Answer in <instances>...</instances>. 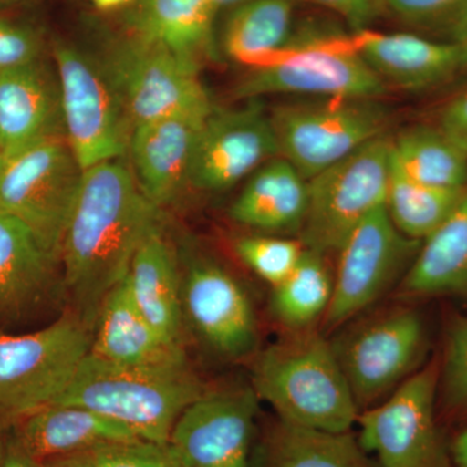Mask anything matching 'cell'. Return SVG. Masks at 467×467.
I'll return each instance as SVG.
<instances>
[{"mask_svg":"<svg viewBox=\"0 0 467 467\" xmlns=\"http://www.w3.org/2000/svg\"><path fill=\"white\" fill-rule=\"evenodd\" d=\"M159 226L160 208L140 192L121 160L86 169L61 242L60 264L73 313L91 330L101 303Z\"/></svg>","mask_w":467,"mask_h":467,"instance_id":"1","label":"cell"},{"mask_svg":"<svg viewBox=\"0 0 467 467\" xmlns=\"http://www.w3.org/2000/svg\"><path fill=\"white\" fill-rule=\"evenodd\" d=\"M252 389L279 420L294 425L346 432L358 423L359 409L333 346L310 328L290 333L257 356Z\"/></svg>","mask_w":467,"mask_h":467,"instance_id":"2","label":"cell"},{"mask_svg":"<svg viewBox=\"0 0 467 467\" xmlns=\"http://www.w3.org/2000/svg\"><path fill=\"white\" fill-rule=\"evenodd\" d=\"M205 391L189 365L122 367L86 356L55 404L77 405L165 445L178 418Z\"/></svg>","mask_w":467,"mask_h":467,"instance_id":"3","label":"cell"},{"mask_svg":"<svg viewBox=\"0 0 467 467\" xmlns=\"http://www.w3.org/2000/svg\"><path fill=\"white\" fill-rule=\"evenodd\" d=\"M109 77L133 128L168 116L205 119L213 109L201 67L128 32L113 34L92 52Z\"/></svg>","mask_w":467,"mask_h":467,"instance_id":"4","label":"cell"},{"mask_svg":"<svg viewBox=\"0 0 467 467\" xmlns=\"http://www.w3.org/2000/svg\"><path fill=\"white\" fill-rule=\"evenodd\" d=\"M362 34H313L287 43L263 67L248 70L235 88L239 99L265 94L378 99L389 88L361 55Z\"/></svg>","mask_w":467,"mask_h":467,"instance_id":"5","label":"cell"},{"mask_svg":"<svg viewBox=\"0 0 467 467\" xmlns=\"http://www.w3.org/2000/svg\"><path fill=\"white\" fill-rule=\"evenodd\" d=\"M92 330L76 313L33 333L0 334V427L58 400L90 352Z\"/></svg>","mask_w":467,"mask_h":467,"instance_id":"6","label":"cell"},{"mask_svg":"<svg viewBox=\"0 0 467 467\" xmlns=\"http://www.w3.org/2000/svg\"><path fill=\"white\" fill-rule=\"evenodd\" d=\"M60 85L64 133L82 169L128 156L133 124L94 54L73 43H52Z\"/></svg>","mask_w":467,"mask_h":467,"instance_id":"7","label":"cell"},{"mask_svg":"<svg viewBox=\"0 0 467 467\" xmlns=\"http://www.w3.org/2000/svg\"><path fill=\"white\" fill-rule=\"evenodd\" d=\"M330 343L362 411L420 370L429 334L418 310L399 306L350 325Z\"/></svg>","mask_w":467,"mask_h":467,"instance_id":"8","label":"cell"},{"mask_svg":"<svg viewBox=\"0 0 467 467\" xmlns=\"http://www.w3.org/2000/svg\"><path fill=\"white\" fill-rule=\"evenodd\" d=\"M270 119L279 155L306 181L383 137L389 126V113L377 99L353 98L282 104Z\"/></svg>","mask_w":467,"mask_h":467,"instance_id":"9","label":"cell"},{"mask_svg":"<svg viewBox=\"0 0 467 467\" xmlns=\"http://www.w3.org/2000/svg\"><path fill=\"white\" fill-rule=\"evenodd\" d=\"M391 140L386 135L359 147L308 181V207L301 226L306 250L337 252L368 214L386 204Z\"/></svg>","mask_w":467,"mask_h":467,"instance_id":"10","label":"cell"},{"mask_svg":"<svg viewBox=\"0 0 467 467\" xmlns=\"http://www.w3.org/2000/svg\"><path fill=\"white\" fill-rule=\"evenodd\" d=\"M84 169L66 135L12 158L0 173V209L20 218L60 259V247Z\"/></svg>","mask_w":467,"mask_h":467,"instance_id":"11","label":"cell"},{"mask_svg":"<svg viewBox=\"0 0 467 467\" xmlns=\"http://www.w3.org/2000/svg\"><path fill=\"white\" fill-rule=\"evenodd\" d=\"M439 364L409 377L380 404L359 411V444L380 467H451L435 416Z\"/></svg>","mask_w":467,"mask_h":467,"instance_id":"12","label":"cell"},{"mask_svg":"<svg viewBox=\"0 0 467 467\" xmlns=\"http://www.w3.org/2000/svg\"><path fill=\"white\" fill-rule=\"evenodd\" d=\"M422 242L393 225L386 204L368 214L339 248L333 296L324 317L327 330L342 327L402 281Z\"/></svg>","mask_w":467,"mask_h":467,"instance_id":"13","label":"cell"},{"mask_svg":"<svg viewBox=\"0 0 467 467\" xmlns=\"http://www.w3.org/2000/svg\"><path fill=\"white\" fill-rule=\"evenodd\" d=\"M259 398L252 387L205 389L165 444L178 467H250Z\"/></svg>","mask_w":467,"mask_h":467,"instance_id":"14","label":"cell"},{"mask_svg":"<svg viewBox=\"0 0 467 467\" xmlns=\"http://www.w3.org/2000/svg\"><path fill=\"white\" fill-rule=\"evenodd\" d=\"M279 155L270 113L251 99L241 109L214 106L199 129L190 186L223 192Z\"/></svg>","mask_w":467,"mask_h":467,"instance_id":"15","label":"cell"},{"mask_svg":"<svg viewBox=\"0 0 467 467\" xmlns=\"http://www.w3.org/2000/svg\"><path fill=\"white\" fill-rule=\"evenodd\" d=\"M183 312L217 355L241 359L257 346L254 308L239 282L211 260L195 259L182 276Z\"/></svg>","mask_w":467,"mask_h":467,"instance_id":"16","label":"cell"},{"mask_svg":"<svg viewBox=\"0 0 467 467\" xmlns=\"http://www.w3.org/2000/svg\"><path fill=\"white\" fill-rule=\"evenodd\" d=\"M64 133L60 85L46 57L0 72V155L16 156Z\"/></svg>","mask_w":467,"mask_h":467,"instance_id":"17","label":"cell"},{"mask_svg":"<svg viewBox=\"0 0 467 467\" xmlns=\"http://www.w3.org/2000/svg\"><path fill=\"white\" fill-rule=\"evenodd\" d=\"M205 119L168 116L135 126L129 142L131 173L140 192L161 209L190 184L199 129Z\"/></svg>","mask_w":467,"mask_h":467,"instance_id":"18","label":"cell"},{"mask_svg":"<svg viewBox=\"0 0 467 467\" xmlns=\"http://www.w3.org/2000/svg\"><path fill=\"white\" fill-rule=\"evenodd\" d=\"M361 55L384 84L427 90L467 70V38L431 41L416 34L361 30Z\"/></svg>","mask_w":467,"mask_h":467,"instance_id":"19","label":"cell"},{"mask_svg":"<svg viewBox=\"0 0 467 467\" xmlns=\"http://www.w3.org/2000/svg\"><path fill=\"white\" fill-rule=\"evenodd\" d=\"M15 444L38 462L77 456L113 442L140 441L128 427L77 405H48L11 427Z\"/></svg>","mask_w":467,"mask_h":467,"instance_id":"20","label":"cell"},{"mask_svg":"<svg viewBox=\"0 0 467 467\" xmlns=\"http://www.w3.org/2000/svg\"><path fill=\"white\" fill-rule=\"evenodd\" d=\"M90 353L122 367L187 364L182 344L169 342L150 326L135 306L125 278L101 303Z\"/></svg>","mask_w":467,"mask_h":467,"instance_id":"21","label":"cell"},{"mask_svg":"<svg viewBox=\"0 0 467 467\" xmlns=\"http://www.w3.org/2000/svg\"><path fill=\"white\" fill-rule=\"evenodd\" d=\"M60 264L32 227L0 209V319H16L50 294Z\"/></svg>","mask_w":467,"mask_h":467,"instance_id":"22","label":"cell"},{"mask_svg":"<svg viewBox=\"0 0 467 467\" xmlns=\"http://www.w3.org/2000/svg\"><path fill=\"white\" fill-rule=\"evenodd\" d=\"M213 0H134L124 9V32L158 43L198 67L216 57Z\"/></svg>","mask_w":467,"mask_h":467,"instance_id":"23","label":"cell"},{"mask_svg":"<svg viewBox=\"0 0 467 467\" xmlns=\"http://www.w3.org/2000/svg\"><path fill=\"white\" fill-rule=\"evenodd\" d=\"M125 281L135 306L150 326L169 342L182 344V276L160 226L135 252Z\"/></svg>","mask_w":467,"mask_h":467,"instance_id":"24","label":"cell"},{"mask_svg":"<svg viewBox=\"0 0 467 467\" xmlns=\"http://www.w3.org/2000/svg\"><path fill=\"white\" fill-rule=\"evenodd\" d=\"M308 207V181L284 158L261 165L230 208L239 225L265 233L295 232Z\"/></svg>","mask_w":467,"mask_h":467,"instance_id":"25","label":"cell"},{"mask_svg":"<svg viewBox=\"0 0 467 467\" xmlns=\"http://www.w3.org/2000/svg\"><path fill=\"white\" fill-rule=\"evenodd\" d=\"M399 295L404 299L467 297V187L450 216L420 244Z\"/></svg>","mask_w":467,"mask_h":467,"instance_id":"26","label":"cell"},{"mask_svg":"<svg viewBox=\"0 0 467 467\" xmlns=\"http://www.w3.org/2000/svg\"><path fill=\"white\" fill-rule=\"evenodd\" d=\"M294 0H245L223 30L227 57L248 69L263 67L290 42Z\"/></svg>","mask_w":467,"mask_h":467,"instance_id":"27","label":"cell"},{"mask_svg":"<svg viewBox=\"0 0 467 467\" xmlns=\"http://www.w3.org/2000/svg\"><path fill=\"white\" fill-rule=\"evenodd\" d=\"M263 467L373 466L350 431H324L278 420L264 444Z\"/></svg>","mask_w":467,"mask_h":467,"instance_id":"28","label":"cell"},{"mask_svg":"<svg viewBox=\"0 0 467 467\" xmlns=\"http://www.w3.org/2000/svg\"><path fill=\"white\" fill-rule=\"evenodd\" d=\"M391 156L418 182L441 189L467 186V149L439 125L401 131L391 140Z\"/></svg>","mask_w":467,"mask_h":467,"instance_id":"29","label":"cell"},{"mask_svg":"<svg viewBox=\"0 0 467 467\" xmlns=\"http://www.w3.org/2000/svg\"><path fill=\"white\" fill-rule=\"evenodd\" d=\"M466 187L441 189L418 182L401 171L391 156L387 212L399 232L414 241L423 242L450 216Z\"/></svg>","mask_w":467,"mask_h":467,"instance_id":"30","label":"cell"},{"mask_svg":"<svg viewBox=\"0 0 467 467\" xmlns=\"http://www.w3.org/2000/svg\"><path fill=\"white\" fill-rule=\"evenodd\" d=\"M272 290L270 310L276 322L290 333L308 330L325 317L333 296V278L324 254L306 248L291 275Z\"/></svg>","mask_w":467,"mask_h":467,"instance_id":"31","label":"cell"},{"mask_svg":"<svg viewBox=\"0 0 467 467\" xmlns=\"http://www.w3.org/2000/svg\"><path fill=\"white\" fill-rule=\"evenodd\" d=\"M235 252L254 275L275 287L297 266L306 247L291 239L254 235L236 241Z\"/></svg>","mask_w":467,"mask_h":467,"instance_id":"32","label":"cell"},{"mask_svg":"<svg viewBox=\"0 0 467 467\" xmlns=\"http://www.w3.org/2000/svg\"><path fill=\"white\" fill-rule=\"evenodd\" d=\"M439 370L442 401L451 414L467 418V317L451 322Z\"/></svg>","mask_w":467,"mask_h":467,"instance_id":"33","label":"cell"},{"mask_svg":"<svg viewBox=\"0 0 467 467\" xmlns=\"http://www.w3.org/2000/svg\"><path fill=\"white\" fill-rule=\"evenodd\" d=\"M383 7L409 26L448 29L453 39L467 38V0H384Z\"/></svg>","mask_w":467,"mask_h":467,"instance_id":"34","label":"cell"},{"mask_svg":"<svg viewBox=\"0 0 467 467\" xmlns=\"http://www.w3.org/2000/svg\"><path fill=\"white\" fill-rule=\"evenodd\" d=\"M75 457L85 467H178L165 445L144 441L113 442Z\"/></svg>","mask_w":467,"mask_h":467,"instance_id":"35","label":"cell"},{"mask_svg":"<svg viewBox=\"0 0 467 467\" xmlns=\"http://www.w3.org/2000/svg\"><path fill=\"white\" fill-rule=\"evenodd\" d=\"M45 48L36 27L0 16V72L45 57Z\"/></svg>","mask_w":467,"mask_h":467,"instance_id":"36","label":"cell"},{"mask_svg":"<svg viewBox=\"0 0 467 467\" xmlns=\"http://www.w3.org/2000/svg\"><path fill=\"white\" fill-rule=\"evenodd\" d=\"M294 2L310 3V5L331 9L340 15L356 32L367 29L370 21L376 17L378 11L383 7L380 0H294Z\"/></svg>","mask_w":467,"mask_h":467,"instance_id":"37","label":"cell"},{"mask_svg":"<svg viewBox=\"0 0 467 467\" xmlns=\"http://www.w3.org/2000/svg\"><path fill=\"white\" fill-rule=\"evenodd\" d=\"M439 126L467 149V85L445 104Z\"/></svg>","mask_w":467,"mask_h":467,"instance_id":"38","label":"cell"},{"mask_svg":"<svg viewBox=\"0 0 467 467\" xmlns=\"http://www.w3.org/2000/svg\"><path fill=\"white\" fill-rule=\"evenodd\" d=\"M0 467H43L41 462L30 457L8 438L7 453Z\"/></svg>","mask_w":467,"mask_h":467,"instance_id":"39","label":"cell"},{"mask_svg":"<svg viewBox=\"0 0 467 467\" xmlns=\"http://www.w3.org/2000/svg\"><path fill=\"white\" fill-rule=\"evenodd\" d=\"M450 454L451 467H467V427L451 439Z\"/></svg>","mask_w":467,"mask_h":467,"instance_id":"40","label":"cell"},{"mask_svg":"<svg viewBox=\"0 0 467 467\" xmlns=\"http://www.w3.org/2000/svg\"><path fill=\"white\" fill-rule=\"evenodd\" d=\"M95 8L100 11L109 12L117 11V9H124L130 7L134 0H90Z\"/></svg>","mask_w":467,"mask_h":467,"instance_id":"41","label":"cell"},{"mask_svg":"<svg viewBox=\"0 0 467 467\" xmlns=\"http://www.w3.org/2000/svg\"><path fill=\"white\" fill-rule=\"evenodd\" d=\"M43 467H85L79 462L78 460L76 459L75 456L72 457H64V459H55L50 461H46V462L42 463Z\"/></svg>","mask_w":467,"mask_h":467,"instance_id":"42","label":"cell"},{"mask_svg":"<svg viewBox=\"0 0 467 467\" xmlns=\"http://www.w3.org/2000/svg\"><path fill=\"white\" fill-rule=\"evenodd\" d=\"M8 448V438L5 436V429L0 427V465H2L3 460H5V453H7Z\"/></svg>","mask_w":467,"mask_h":467,"instance_id":"43","label":"cell"},{"mask_svg":"<svg viewBox=\"0 0 467 467\" xmlns=\"http://www.w3.org/2000/svg\"><path fill=\"white\" fill-rule=\"evenodd\" d=\"M214 5H217V8H223V7H230V5H234V7H236V5H241V3L245 2V0H213Z\"/></svg>","mask_w":467,"mask_h":467,"instance_id":"44","label":"cell"},{"mask_svg":"<svg viewBox=\"0 0 467 467\" xmlns=\"http://www.w3.org/2000/svg\"><path fill=\"white\" fill-rule=\"evenodd\" d=\"M33 0H0V5H20V3H29Z\"/></svg>","mask_w":467,"mask_h":467,"instance_id":"45","label":"cell"},{"mask_svg":"<svg viewBox=\"0 0 467 467\" xmlns=\"http://www.w3.org/2000/svg\"><path fill=\"white\" fill-rule=\"evenodd\" d=\"M3 165H5V158L0 155V173H2Z\"/></svg>","mask_w":467,"mask_h":467,"instance_id":"46","label":"cell"},{"mask_svg":"<svg viewBox=\"0 0 467 467\" xmlns=\"http://www.w3.org/2000/svg\"><path fill=\"white\" fill-rule=\"evenodd\" d=\"M380 2H382V5H384V0H380Z\"/></svg>","mask_w":467,"mask_h":467,"instance_id":"47","label":"cell"}]
</instances>
